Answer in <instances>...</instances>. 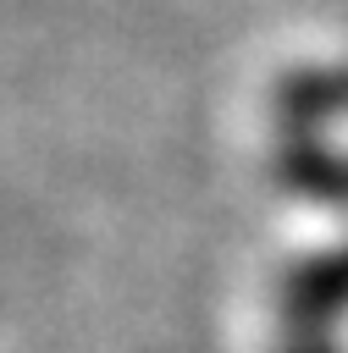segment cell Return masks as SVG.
<instances>
[{
  "label": "cell",
  "mask_w": 348,
  "mask_h": 353,
  "mask_svg": "<svg viewBox=\"0 0 348 353\" xmlns=\"http://www.w3.org/2000/svg\"><path fill=\"white\" fill-rule=\"evenodd\" d=\"M337 309H348V243L337 254H320L293 270L287 281V314L298 331H320Z\"/></svg>",
  "instance_id": "cell-1"
},
{
  "label": "cell",
  "mask_w": 348,
  "mask_h": 353,
  "mask_svg": "<svg viewBox=\"0 0 348 353\" xmlns=\"http://www.w3.org/2000/svg\"><path fill=\"white\" fill-rule=\"evenodd\" d=\"M287 353H331V347L320 342V331H298V336L287 342Z\"/></svg>",
  "instance_id": "cell-2"
}]
</instances>
